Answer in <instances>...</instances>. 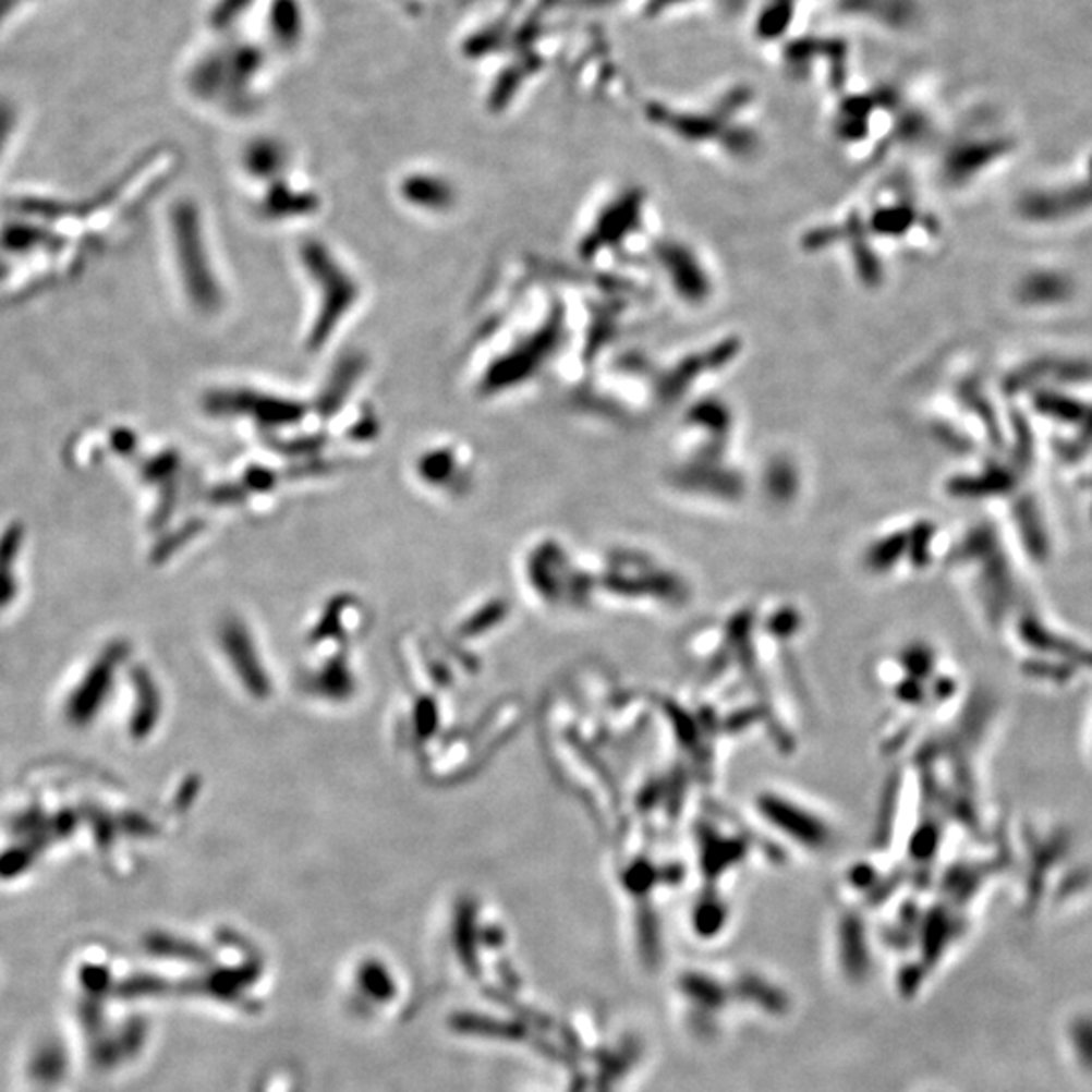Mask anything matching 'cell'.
Instances as JSON below:
<instances>
[{
	"instance_id": "obj_1",
	"label": "cell",
	"mask_w": 1092,
	"mask_h": 1092,
	"mask_svg": "<svg viewBox=\"0 0 1092 1092\" xmlns=\"http://www.w3.org/2000/svg\"><path fill=\"white\" fill-rule=\"evenodd\" d=\"M118 654H106L104 658L92 666L84 684L71 696L70 716L75 725H85L89 718L96 715L104 699L108 696L112 670L116 668Z\"/></svg>"
}]
</instances>
